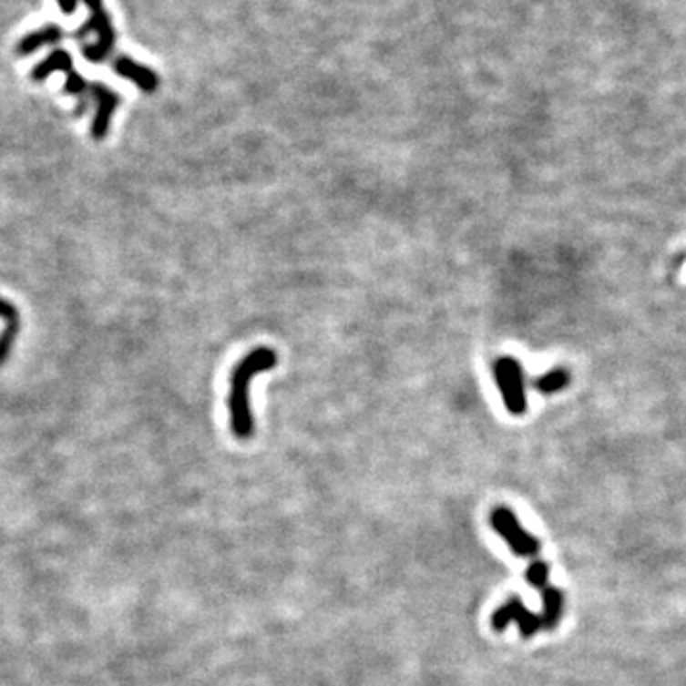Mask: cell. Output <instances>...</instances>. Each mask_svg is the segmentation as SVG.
<instances>
[{
  "label": "cell",
  "mask_w": 686,
  "mask_h": 686,
  "mask_svg": "<svg viewBox=\"0 0 686 686\" xmlns=\"http://www.w3.org/2000/svg\"><path fill=\"white\" fill-rule=\"evenodd\" d=\"M277 353L269 347H256L235 366L231 374V391H229V420L231 431L241 441L254 435V415L251 408V385L261 372L275 368Z\"/></svg>",
  "instance_id": "1"
},
{
  "label": "cell",
  "mask_w": 686,
  "mask_h": 686,
  "mask_svg": "<svg viewBox=\"0 0 686 686\" xmlns=\"http://www.w3.org/2000/svg\"><path fill=\"white\" fill-rule=\"evenodd\" d=\"M90 10L88 22L82 26L73 36L82 40L90 33L97 35V40L94 45L82 46V56H85L90 64H101L103 59H108L115 46V29L111 24V15L103 6V0H82Z\"/></svg>",
  "instance_id": "2"
},
{
  "label": "cell",
  "mask_w": 686,
  "mask_h": 686,
  "mask_svg": "<svg viewBox=\"0 0 686 686\" xmlns=\"http://www.w3.org/2000/svg\"><path fill=\"white\" fill-rule=\"evenodd\" d=\"M490 527L507 544L511 553L517 555L518 558L534 560L539 557V549H542V546H539V539L521 525V521H518V517L515 515L513 509L506 506L494 507L490 511Z\"/></svg>",
  "instance_id": "3"
},
{
  "label": "cell",
  "mask_w": 686,
  "mask_h": 686,
  "mask_svg": "<svg viewBox=\"0 0 686 686\" xmlns=\"http://www.w3.org/2000/svg\"><path fill=\"white\" fill-rule=\"evenodd\" d=\"M494 378L507 412L513 415H523L527 412V391L521 363L513 357L497 359L494 364Z\"/></svg>",
  "instance_id": "4"
},
{
  "label": "cell",
  "mask_w": 686,
  "mask_h": 686,
  "mask_svg": "<svg viewBox=\"0 0 686 686\" xmlns=\"http://www.w3.org/2000/svg\"><path fill=\"white\" fill-rule=\"evenodd\" d=\"M509 623H515L517 630L521 631L525 639L534 637L542 631V616L532 612L521 597L511 595L506 602L497 607L490 616V626L496 633H502L507 630Z\"/></svg>",
  "instance_id": "5"
},
{
  "label": "cell",
  "mask_w": 686,
  "mask_h": 686,
  "mask_svg": "<svg viewBox=\"0 0 686 686\" xmlns=\"http://www.w3.org/2000/svg\"><path fill=\"white\" fill-rule=\"evenodd\" d=\"M90 94L97 101V109L92 120L90 134L96 141H103L111 130V118L117 108L120 106V96L113 88L101 85V82H94V85H90Z\"/></svg>",
  "instance_id": "6"
},
{
  "label": "cell",
  "mask_w": 686,
  "mask_h": 686,
  "mask_svg": "<svg viewBox=\"0 0 686 686\" xmlns=\"http://www.w3.org/2000/svg\"><path fill=\"white\" fill-rule=\"evenodd\" d=\"M113 67L118 77L130 80L145 94H153L159 88V75L153 69L138 64L130 56H118L113 61Z\"/></svg>",
  "instance_id": "7"
},
{
  "label": "cell",
  "mask_w": 686,
  "mask_h": 686,
  "mask_svg": "<svg viewBox=\"0 0 686 686\" xmlns=\"http://www.w3.org/2000/svg\"><path fill=\"white\" fill-rule=\"evenodd\" d=\"M0 319L5 321V330L0 334V366H3L12 355L22 321H19V309L5 298H0Z\"/></svg>",
  "instance_id": "8"
},
{
  "label": "cell",
  "mask_w": 686,
  "mask_h": 686,
  "mask_svg": "<svg viewBox=\"0 0 686 686\" xmlns=\"http://www.w3.org/2000/svg\"><path fill=\"white\" fill-rule=\"evenodd\" d=\"M64 38H66L64 29L56 26V24H48L45 27H40V29L29 33V35H26L22 40H19L17 46H15V52H17V56H31L43 46L59 45Z\"/></svg>",
  "instance_id": "9"
},
{
  "label": "cell",
  "mask_w": 686,
  "mask_h": 686,
  "mask_svg": "<svg viewBox=\"0 0 686 686\" xmlns=\"http://www.w3.org/2000/svg\"><path fill=\"white\" fill-rule=\"evenodd\" d=\"M542 628L546 631L557 630L565 616V593L555 586L542 589Z\"/></svg>",
  "instance_id": "10"
},
{
  "label": "cell",
  "mask_w": 686,
  "mask_h": 686,
  "mask_svg": "<svg viewBox=\"0 0 686 686\" xmlns=\"http://www.w3.org/2000/svg\"><path fill=\"white\" fill-rule=\"evenodd\" d=\"M73 71V56L64 50V48H56L50 52L40 64H36L31 71V78L35 82H45L52 73H71Z\"/></svg>",
  "instance_id": "11"
},
{
  "label": "cell",
  "mask_w": 686,
  "mask_h": 686,
  "mask_svg": "<svg viewBox=\"0 0 686 686\" xmlns=\"http://www.w3.org/2000/svg\"><path fill=\"white\" fill-rule=\"evenodd\" d=\"M568 384H570V372L565 368H553L534 382L536 389L542 394H555L558 391L567 389Z\"/></svg>",
  "instance_id": "12"
},
{
  "label": "cell",
  "mask_w": 686,
  "mask_h": 686,
  "mask_svg": "<svg viewBox=\"0 0 686 686\" xmlns=\"http://www.w3.org/2000/svg\"><path fill=\"white\" fill-rule=\"evenodd\" d=\"M549 576H551V565H548L542 558H534L530 560V565L527 568V581L528 586L534 589H546L549 586Z\"/></svg>",
  "instance_id": "13"
},
{
  "label": "cell",
  "mask_w": 686,
  "mask_h": 686,
  "mask_svg": "<svg viewBox=\"0 0 686 686\" xmlns=\"http://www.w3.org/2000/svg\"><path fill=\"white\" fill-rule=\"evenodd\" d=\"M66 94H69V96H75V97H80V101H85V94H87V90H88V85H87V80H85V77H82L78 71H71L69 75H67V80H66Z\"/></svg>",
  "instance_id": "14"
},
{
  "label": "cell",
  "mask_w": 686,
  "mask_h": 686,
  "mask_svg": "<svg viewBox=\"0 0 686 686\" xmlns=\"http://www.w3.org/2000/svg\"><path fill=\"white\" fill-rule=\"evenodd\" d=\"M78 3H80V0H57V6L61 8V12L69 15V14H73L77 10Z\"/></svg>",
  "instance_id": "15"
}]
</instances>
